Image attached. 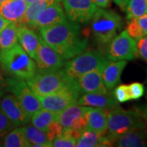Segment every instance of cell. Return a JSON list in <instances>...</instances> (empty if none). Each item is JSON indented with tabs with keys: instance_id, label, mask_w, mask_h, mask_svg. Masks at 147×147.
<instances>
[{
	"instance_id": "cell-1",
	"label": "cell",
	"mask_w": 147,
	"mask_h": 147,
	"mask_svg": "<svg viewBox=\"0 0 147 147\" xmlns=\"http://www.w3.org/2000/svg\"><path fill=\"white\" fill-rule=\"evenodd\" d=\"M38 34L64 61L81 54L88 47V38L82 33L80 24L69 19L40 28Z\"/></svg>"
},
{
	"instance_id": "cell-2",
	"label": "cell",
	"mask_w": 147,
	"mask_h": 147,
	"mask_svg": "<svg viewBox=\"0 0 147 147\" xmlns=\"http://www.w3.org/2000/svg\"><path fill=\"white\" fill-rule=\"evenodd\" d=\"M0 67L8 77L27 80L36 74V64L17 42L0 50Z\"/></svg>"
},
{
	"instance_id": "cell-3",
	"label": "cell",
	"mask_w": 147,
	"mask_h": 147,
	"mask_svg": "<svg viewBox=\"0 0 147 147\" xmlns=\"http://www.w3.org/2000/svg\"><path fill=\"white\" fill-rule=\"evenodd\" d=\"M90 21L92 37L99 44L109 43L123 26L122 19L117 12L100 7H97Z\"/></svg>"
},
{
	"instance_id": "cell-4",
	"label": "cell",
	"mask_w": 147,
	"mask_h": 147,
	"mask_svg": "<svg viewBox=\"0 0 147 147\" xmlns=\"http://www.w3.org/2000/svg\"><path fill=\"white\" fill-rule=\"evenodd\" d=\"M143 127H146L145 119L139 110H123L119 105L108 111L106 131L113 144L116 137Z\"/></svg>"
},
{
	"instance_id": "cell-5",
	"label": "cell",
	"mask_w": 147,
	"mask_h": 147,
	"mask_svg": "<svg viewBox=\"0 0 147 147\" xmlns=\"http://www.w3.org/2000/svg\"><path fill=\"white\" fill-rule=\"evenodd\" d=\"M26 81L37 96L53 94L77 82L69 77L62 69L51 72L36 73L32 78Z\"/></svg>"
},
{
	"instance_id": "cell-6",
	"label": "cell",
	"mask_w": 147,
	"mask_h": 147,
	"mask_svg": "<svg viewBox=\"0 0 147 147\" xmlns=\"http://www.w3.org/2000/svg\"><path fill=\"white\" fill-rule=\"evenodd\" d=\"M110 61L98 50L84 52L64 62L62 69L71 79L77 81L82 75L95 69H103Z\"/></svg>"
},
{
	"instance_id": "cell-7",
	"label": "cell",
	"mask_w": 147,
	"mask_h": 147,
	"mask_svg": "<svg viewBox=\"0 0 147 147\" xmlns=\"http://www.w3.org/2000/svg\"><path fill=\"white\" fill-rule=\"evenodd\" d=\"M6 81L7 92L16 96L22 105L27 117L30 119L34 113L42 108L39 99L32 92L26 80L7 77L6 78Z\"/></svg>"
},
{
	"instance_id": "cell-8",
	"label": "cell",
	"mask_w": 147,
	"mask_h": 147,
	"mask_svg": "<svg viewBox=\"0 0 147 147\" xmlns=\"http://www.w3.org/2000/svg\"><path fill=\"white\" fill-rule=\"evenodd\" d=\"M81 95L77 82L53 94L38 96L42 108L57 114L69 105L76 103Z\"/></svg>"
},
{
	"instance_id": "cell-9",
	"label": "cell",
	"mask_w": 147,
	"mask_h": 147,
	"mask_svg": "<svg viewBox=\"0 0 147 147\" xmlns=\"http://www.w3.org/2000/svg\"><path fill=\"white\" fill-rule=\"evenodd\" d=\"M109 43L106 57L109 61H131L137 57V42L126 30L116 35Z\"/></svg>"
},
{
	"instance_id": "cell-10",
	"label": "cell",
	"mask_w": 147,
	"mask_h": 147,
	"mask_svg": "<svg viewBox=\"0 0 147 147\" xmlns=\"http://www.w3.org/2000/svg\"><path fill=\"white\" fill-rule=\"evenodd\" d=\"M38 46L34 59L36 73L51 72L62 68L65 62L62 57L42 39L39 34H38Z\"/></svg>"
},
{
	"instance_id": "cell-11",
	"label": "cell",
	"mask_w": 147,
	"mask_h": 147,
	"mask_svg": "<svg viewBox=\"0 0 147 147\" xmlns=\"http://www.w3.org/2000/svg\"><path fill=\"white\" fill-rule=\"evenodd\" d=\"M61 2L66 17L79 24L88 22L97 9L92 0H61Z\"/></svg>"
},
{
	"instance_id": "cell-12",
	"label": "cell",
	"mask_w": 147,
	"mask_h": 147,
	"mask_svg": "<svg viewBox=\"0 0 147 147\" xmlns=\"http://www.w3.org/2000/svg\"><path fill=\"white\" fill-rule=\"evenodd\" d=\"M0 110L8 118L15 127L27 124L30 121L19 100L10 92L4 94L1 97Z\"/></svg>"
},
{
	"instance_id": "cell-13",
	"label": "cell",
	"mask_w": 147,
	"mask_h": 147,
	"mask_svg": "<svg viewBox=\"0 0 147 147\" xmlns=\"http://www.w3.org/2000/svg\"><path fill=\"white\" fill-rule=\"evenodd\" d=\"M67 17L60 3H53L44 7L37 16L29 27L31 29L39 30L42 27L50 26L66 20Z\"/></svg>"
},
{
	"instance_id": "cell-14",
	"label": "cell",
	"mask_w": 147,
	"mask_h": 147,
	"mask_svg": "<svg viewBox=\"0 0 147 147\" xmlns=\"http://www.w3.org/2000/svg\"><path fill=\"white\" fill-rule=\"evenodd\" d=\"M102 69H95L85 74L77 79V84L81 93H107L101 76Z\"/></svg>"
},
{
	"instance_id": "cell-15",
	"label": "cell",
	"mask_w": 147,
	"mask_h": 147,
	"mask_svg": "<svg viewBox=\"0 0 147 147\" xmlns=\"http://www.w3.org/2000/svg\"><path fill=\"white\" fill-rule=\"evenodd\" d=\"M76 103L84 106H90L111 110L119 106V102L116 100L114 95L110 92L107 93H84L80 96Z\"/></svg>"
},
{
	"instance_id": "cell-16",
	"label": "cell",
	"mask_w": 147,
	"mask_h": 147,
	"mask_svg": "<svg viewBox=\"0 0 147 147\" xmlns=\"http://www.w3.org/2000/svg\"><path fill=\"white\" fill-rule=\"evenodd\" d=\"M17 38L21 47L32 59L34 60L38 46V34L34 31L30 27L26 25H18Z\"/></svg>"
},
{
	"instance_id": "cell-17",
	"label": "cell",
	"mask_w": 147,
	"mask_h": 147,
	"mask_svg": "<svg viewBox=\"0 0 147 147\" xmlns=\"http://www.w3.org/2000/svg\"><path fill=\"white\" fill-rule=\"evenodd\" d=\"M109 110L90 107L86 112L87 129L93 131L98 134L104 135L107 131V115Z\"/></svg>"
},
{
	"instance_id": "cell-18",
	"label": "cell",
	"mask_w": 147,
	"mask_h": 147,
	"mask_svg": "<svg viewBox=\"0 0 147 147\" xmlns=\"http://www.w3.org/2000/svg\"><path fill=\"white\" fill-rule=\"evenodd\" d=\"M127 64V61H110L101 71V76L106 88L112 90L120 82L121 74Z\"/></svg>"
},
{
	"instance_id": "cell-19",
	"label": "cell",
	"mask_w": 147,
	"mask_h": 147,
	"mask_svg": "<svg viewBox=\"0 0 147 147\" xmlns=\"http://www.w3.org/2000/svg\"><path fill=\"white\" fill-rule=\"evenodd\" d=\"M116 146L143 147L147 146V131L146 127H139L123 133L114 141Z\"/></svg>"
},
{
	"instance_id": "cell-20",
	"label": "cell",
	"mask_w": 147,
	"mask_h": 147,
	"mask_svg": "<svg viewBox=\"0 0 147 147\" xmlns=\"http://www.w3.org/2000/svg\"><path fill=\"white\" fill-rule=\"evenodd\" d=\"M26 7L27 3L25 0H6L0 5V15L19 25Z\"/></svg>"
},
{
	"instance_id": "cell-21",
	"label": "cell",
	"mask_w": 147,
	"mask_h": 147,
	"mask_svg": "<svg viewBox=\"0 0 147 147\" xmlns=\"http://www.w3.org/2000/svg\"><path fill=\"white\" fill-rule=\"evenodd\" d=\"M111 146H113V142L106 133L100 135L88 129H86L77 139L75 145L77 147H103Z\"/></svg>"
},
{
	"instance_id": "cell-22",
	"label": "cell",
	"mask_w": 147,
	"mask_h": 147,
	"mask_svg": "<svg viewBox=\"0 0 147 147\" xmlns=\"http://www.w3.org/2000/svg\"><path fill=\"white\" fill-rule=\"evenodd\" d=\"M88 108V106H84L74 103L57 113L55 120L57 121L63 128H69L76 119L86 114Z\"/></svg>"
},
{
	"instance_id": "cell-23",
	"label": "cell",
	"mask_w": 147,
	"mask_h": 147,
	"mask_svg": "<svg viewBox=\"0 0 147 147\" xmlns=\"http://www.w3.org/2000/svg\"><path fill=\"white\" fill-rule=\"evenodd\" d=\"M25 137L30 146L51 147L52 142L47 138V133L34 125H25L22 127Z\"/></svg>"
},
{
	"instance_id": "cell-24",
	"label": "cell",
	"mask_w": 147,
	"mask_h": 147,
	"mask_svg": "<svg viewBox=\"0 0 147 147\" xmlns=\"http://www.w3.org/2000/svg\"><path fill=\"white\" fill-rule=\"evenodd\" d=\"M0 146L27 147L30 146L26 139L22 127H16L11 130L0 142Z\"/></svg>"
},
{
	"instance_id": "cell-25",
	"label": "cell",
	"mask_w": 147,
	"mask_h": 147,
	"mask_svg": "<svg viewBox=\"0 0 147 147\" xmlns=\"http://www.w3.org/2000/svg\"><path fill=\"white\" fill-rule=\"evenodd\" d=\"M57 114L50 110L42 108L38 110L31 116L30 119L32 125L47 132L48 127L53 121L55 120Z\"/></svg>"
},
{
	"instance_id": "cell-26",
	"label": "cell",
	"mask_w": 147,
	"mask_h": 147,
	"mask_svg": "<svg viewBox=\"0 0 147 147\" xmlns=\"http://www.w3.org/2000/svg\"><path fill=\"white\" fill-rule=\"evenodd\" d=\"M51 3H52L48 1H45V0H35L31 3L27 4L25 14L19 25H26L27 26H30L33 23V21L36 19L38 14L44 7H46L47 5Z\"/></svg>"
},
{
	"instance_id": "cell-27",
	"label": "cell",
	"mask_w": 147,
	"mask_h": 147,
	"mask_svg": "<svg viewBox=\"0 0 147 147\" xmlns=\"http://www.w3.org/2000/svg\"><path fill=\"white\" fill-rule=\"evenodd\" d=\"M17 29L18 25L11 21L2 30L0 33V50L11 47L18 42Z\"/></svg>"
},
{
	"instance_id": "cell-28",
	"label": "cell",
	"mask_w": 147,
	"mask_h": 147,
	"mask_svg": "<svg viewBox=\"0 0 147 147\" xmlns=\"http://www.w3.org/2000/svg\"><path fill=\"white\" fill-rule=\"evenodd\" d=\"M125 11L127 21L147 14L146 0H129Z\"/></svg>"
},
{
	"instance_id": "cell-29",
	"label": "cell",
	"mask_w": 147,
	"mask_h": 147,
	"mask_svg": "<svg viewBox=\"0 0 147 147\" xmlns=\"http://www.w3.org/2000/svg\"><path fill=\"white\" fill-rule=\"evenodd\" d=\"M77 139L67 135H61L52 141V146L54 147H74L76 145Z\"/></svg>"
},
{
	"instance_id": "cell-30",
	"label": "cell",
	"mask_w": 147,
	"mask_h": 147,
	"mask_svg": "<svg viewBox=\"0 0 147 147\" xmlns=\"http://www.w3.org/2000/svg\"><path fill=\"white\" fill-rule=\"evenodd\" d=\"M113 95L119 103H123L130 100V96L128 92V86L125 84H121L116 87L114 90Z\"/></svg>"
},
{
	"instance_id": "cell-31",
	"label": "cell",
	"mask_w": 147,
	"mask_h": 147,
	"mask_svg": "<svg viewBox=\"0 0 147 147\" xmlns=\"http://www.w3.org/2000/svg\"><path fill=\"white\" fill-rule=\"evenodd\" d=\"M16 127L12 124L8 118L0 110V142L6 135Z\"/></svg>"
},
{
	"instance_id": "cell-32",
	"label": "cell",
	"mask_w": 147,
	"mask_h": 147,
	"mask_svg": "<svg viewBox=\"0 0 147 147\" xmlns=\"http://www.w3.org/2000/svg\"><path fill=\"white\" fill-rule=\"evenodd\" d=\"M127 86H128L130 100H138L145 93V87L141 83L135 82Z\"/></svg>"
},
{
	"instance_id": "cell-33",
	"label": "cell",
	"mask_w": 147,
	"mask_h": 147,
	"mask_svg": "<svg viewBox=\"0 0 147 147\" xmlns=\"http://www.w3.org/2000/svg\"><path fill=\"white\" fill-rule=\"evenodd\" d=\"M62 131H63V127L57 121H53L48 127V129L46 132L48 140L52 142L56 137H60L62 134Z\"/></svg>"
},
{
	"instance_id": "cell-34",
	"label": "cell",
	"mask_w": 147,
	"mask_h": 147,
	"mask_svg": "<svg viewBox=\"0 0 147 147\" xmlns=\"http://www.w3.org/2000/svg\"><path fill=\"white\" fill-rule=\"evenodd\" d=\"M137 57H140L147 63V35L137 41Z\"/></svg>"
},
{
	"instance_id": "cell-35",
	"label": "cell",
	"mask_w": 147,
	"mask_h": 147,
	"mask_svg": "<svg viewBox=\"0 0 147 147\" xmlns=\"http://www.w3.org/2000/svg\"><path fill=\"white\" fill-rule=\"evenodd\" d=\"M133 20L137 25V29L141 35L142 37L147 35V14H145L137 18H133Z\"/></svg>"
},
{
	"instance_id": "cell-36",
	"label": "cell",
	"mask_w": 147,
	"mask_h": 147,
	"mask_svg": "<svg viewBox=\"0 0 147 147\" xmlns=\"http://www.w3.org/2000/svg\"><path fill=\"white\" fill-rule=\"evenodd\" d=\"M7 92V81L3 74V70L0 67V98L5 94Z\"/></svg>"
},
{
	"instance_id": "cell-37",
	"label": "cell",
	"mask_w": 147,
	"mask_h": 147,
	"mask_svg": "<svg viewBox=\"0 0 147 147\" xmlns=\"http://www.w3.org/2000/svg\"><path fill=\"white\" fill-rule=\"evenodd\" d=\"M92 1L97 7L105 8L109 6L111 0H92Z\"/></svg>"
},
{
	"instance_id": "cell-38",
	"label": "cell",
	"mask_w": 147,
	"mask_h": 147,
	"mask_svg": "<svg viewBox=\"0 0 147 147\" xmlns=\"http://www.w3.org/2000/svg\"><path fill=\"white\" fill-rule=\"evenodd\" d=\"M114 2L117 5L120 7L123 11H125L127 7V5L129 2V0H114Z\"/></svg>"
},
{
	"instance_id": "cell-39",
	"label": "cell",
	"mask_w": 147,
	"mask_h": 147,
	"mask_svg": "<svg viewBox=\"0 0 147 147\" xmlns=\"http://www.w3.org/2000/svg\"><path fill=\"white\" fill-rule=\"evenodd\" d=\"M10 21L7 20L5 17H3V16L0 15V33L2 32V30H3L10 23Z\"/></svg>"
},
{
	"instance_id": "cell-40",
	"label": "cell",
	"mask_w": 147,
	"mask_h": 147,
	"mask_svg": "<svg viewBox=\"0 0 147 147\" xmlns=\"http://www.w3.org/2000/svg\"><path fill=\"white\" fill-rule=\"evenodd\" d=\"M139 111L141 112L143 119H144L145 121L147 123V106H143V107H142Z\"/></svg>"
},
{
	"instance_id": "cell-41",
	"label": "cell",
	"mask_w": 147,
	"mask_h": 147,
	"mask_svg": "<svg viewBox=\"0 0 147 147\" xmlns=\"http://www.w3.org/2000/svg\"><path fill=\"white\" fill-rule=\"evenodd\" d=\"M45 1H48V2H50V3H61V0H45Z\"/></svg>"
},
{
	"instance_id": "cell-42",
	"label": "cell",
	"mask_w": 147,
	"mask_h": 147,
	"mask_svg": "<svg viewBox=\"0 0 147 147\" xmlns=\"http://www.w3.org/2000/svg\"><path fill=\"white\" fill-rule=\"evenodd\" d=\"M27 4H29V3H33L34 1H35V0H25Z\"/></svg>"
},
{
	"instance_id": "cell-43",
	"label": "cell",
	"mask_w": 147,
	"mask_h": 147,
	"mask_svg": "<svg viewBox=\"0 0 147 147\" xmlns=\"http://www.w3.org/2000/svg\"><path fill=\"white\" fill-rule=\"evenodd\" d=\"M6 0H0V5H1V4H2V3H3V2H5Z\"/></svg>"
},
{
	"instance_id": "cell-44",
	"label": "cell",
	"mask_w": 147,
	"mask_h": 147,
	"mask_svg": "<svg viewBox=\"0 0 147 147\" xmlns=\"http://www.w3.org/2000/svg\"><path fill=\"white\" fill-rule=\"evenodd\" d=\"M146 98H147V88H146Z\"/></svg>"
},
{
	"instance_id": "cell-45",
	"label": "cell",
	"mask_w": 147,
	"mask_h": 147,
	"mask_svg": "<svg viewBox=\"0 0 147 147\" xmlns=\"http://www.w3.org/2000/svg\"><path fill=\"white\" fill-rule=\"evenodd\" d=\"M146 3H147V0H146Z\"/></svg>"
}]
</instances>
